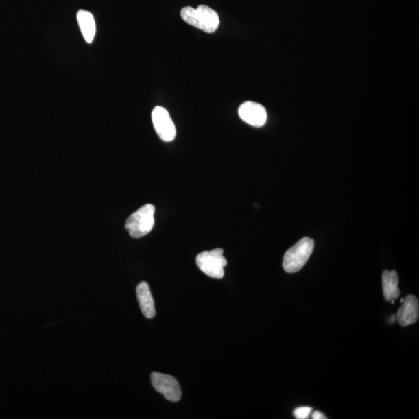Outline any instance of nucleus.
<instances>
[{
    "label": "nucleus",
    "mask_w": 419,
    "mask_h": 419,
    "mask_svg": "<svg viewBox=\"0 0 419 419\" xmlns=\"http://www.w3.org/2000/svg\"><path fill=\"white\" fill-rule=\"evenodd\" d=\"M180 15L188 25L206 33L216 32L220 23L217 12L205 5H200L197 9L191 7L182 8Z\"/></svg>",
    "instance_id": "1"
},
{
    "label": "nucleus",
    "mask_w": 419,
    "mask_h": 419,
    "mask_svg": "<svg viewBox=\"0 0 419 419\" xmlns=\"http://www.w3.org/2000/svg\"><path fill=\"white\" fill-rule=\"evenodd\" d=\"M314 247V240L305 237L289 249L283 261V267L286 272L294 274L302 270L311 256Z\"/></svg>",
    "instance_id": "2"
},
{
    "label": "nucleus",
    "mask_w": 419,
    "mask_h": 419,
    "mask_svg": "<svg viewBox=\"0 0 419 419\" xmlns=\"http://www.w3.org/2000/svg\"><path fill=\"white\" fill-rule=\"evenodd\" d=\"M154 205L147 204L130 216L125 228L132 238L139 239L151 232L155 224Z\"/></svg>",
    "instance_id": "3"
},
{
    "label": "nucleus",
    "mask_w": 419,
    "mask_h": 419,
    "mask_svg": "<svg viewBox=\"0 0 419 419\" xmlns=\"http://www.w3.org/2000/svg\"><path fill=\"white\" fill-rule=\"evenodd\" d=\"M223 253L224 250L220 248L200 253L196 259L197 267L204 274L212 278H223L224 268L228 264L227 259L224 258Z\"/></svg>",
    "instance_id": "4"
},
{
    "label": "nucleus",
    "mask_w": 419,
    "mask_h": 419,
    "mask_svg": "<svg viewBox=\"0 0 419 419\" xmlns=\"http://www.w3.org/2000/svg\"><path fill=\"white\" fill-rule=\"evenodd\" d=\"M151 381L153 387L167 400L176 403L181 399V389L175 377L154 372L151 375Z\"/></svg>",
    "instance_id": "5"
},
{
    "label": "nucleus",
    "mask_w": 419,
    "mask_h": 419,
    "mask_svg": "<svg viewBox=\"0 0 419 419\" xmlns=\"http://www.w3.org/2000/svg\"><path fill=\"white\" fill-rule=\"evenodd\" d=\"M153 125L158 137L164 141L175 139L176 130L169 112L163 107H156L152 113Z\"/></svg>",
    "instance_id": "6"
},
{
    "label": "nucleus",
    "mask_w": 419,
    "mask_h": 419,
    "mask_svg": "<svg viewBox=\"0 0 419 419\" xmlns=\"http://www.w3.org/2000/svg\"><path fill=\"white\" fill-rule=\"evenodd\" d=\"M239 115L241 120L249 125L261 128L267 120V113L263 105L247 101L240 106Z\"/></svg>",
    "instance_id": "7"
},
{
    "label": "nucleus",
    "mask_w": 419,
    "mask_h": 419,
    "mask_svg": "<svg viewBox=\"0 0 419 419\" xmlns=\"http://www.w3.org/2000/svg\"><path fill=\"white\" fill-rule=\"evenodd\" d=\"M418 317V300L414 295H408L398 311L396 320L401 326L406 327L416 323Z\"/></svg>",
    "instance_id": "8"
},
{
    "label": "nucleus",
    "mask_w": 419,
    "mask_h": 419,
    "mask_svg": "<svg viewBox=\"0 0 419 419\" xmlns=\"http://www.w3.org/2000/svg\"><path fill=\"white\" fill-rule=\"evenodd\" d=\"M137 297L143 314L147 318H154L156 316L154 300L149 285L146 282H141L138 285Z\"/></svg>",
    "instance_id": "9"
},
{
    "label": "nucleus",
    "mask_w": 419,
    "mask_h": 419,
    "mask_svg": "<svg viewBox=\"0 0 419 419\" xmlns=\"http://www.w3.org/2000/svg\"><path fill=\"white\" fill-rule=\"evenodd\" d=\"M398 282V275L396 271H383L382 285L383 296H385L387 302H392V300H395L399 297Z\"/></svg>",
    "instance_id": "10"
},
{
    "label": "nucleus",
    "mask_w": 419,
    "mask_h": 419,
    "mask_svg": "<svg viewBox=\"0 0 419 419\" xmlns=\"http://www.w3.org/2000/svg\"><path fill=\"white\" fill-rule=\"evenodd\" d=\"M77 21L82 37L87 43L91 44L95 38L97 27L93 15L87 10H80L77 13Z\"/></svg>",
    "instance_id": "11"
},
{
    "label": "nucleus",
    "mask_w": 419,
    "mask_h": 419,
    "mask_svg": "<svg viewBox=\"0 0 419 419\" xmlns=\"http://www.w3.org/2000/svg\"><path fill=\"white\" fill-rule=\"evenodd\" d=\"M311 411L310 407H300L294 411V416L298 419H306L311 415Z\"/></svg>",
    "instance_id": "12"
},
{
    "label": "nucleus",
    "mask_w": 419,
    "mask_h": 419,
    "mask_svg": "<svg viewBox=\"0 0 419 419\" xmlns=\"http://www.w3.org/2000/svg\"><path fill=\"white\" fill-rule=\"evenodd\" d=\"M312 418L313 419H324L327 418L324 416V415L322 414V412L316 411L314 413H313Z\"/></svg>",
    "instance_id": "13"
},
{
    "label": "nucleus",
    "mask_w": 419,
    "mask_h": 419,
    "mask_svg": "<svg viewBox=\"0 0 419 419\" xmlns=\"http://www.w3.org/2000/svg\"><path fill=\"white\" fill-rule=\"evenodd\" d=\"M405 299H401L400 300V303H403L404 302Z\"/></svg>",
    "instance_id": "14"
}]
</instances>
